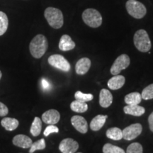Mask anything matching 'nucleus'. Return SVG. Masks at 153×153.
Returning a JSON list of instances; mask_svg holds the SVG:
<instances>
[{
    "label": "nucleus",
    "instance_id": "obj_1",
    "mask_svg": "<svg viewBox=\"0 0 153 153\" xmlns=\"http://www.w3.org/2000/svg\"><path fill=\"white\" fill-rule=\"evenodd\" d=\"M48 43L47 38L42 34L36 36L29 45V50L32 56L36 59L41 58L46 52Z\"/></svg>",
    "mask_w": 153,
    "mask_h": 153
},
{
    "label": "nucleus",
    "instance_id": "obj_2",
    "mask_svg": "<svg viewBox=\"0 0 153 153\" xmlns=\"http://www.w3.org/2000/svg\"><path fill=\"white\" fill-rule=\"evenodd\" d=\"M44 16L52 28L59 29L63 26L64 19L62 11L60 9L54 7H48L44 12Z\"/></svg>",
    "mask_w": 153,
    "mask_h": 153
},
{
    "label": "nucleus",
    "instance_id": "obj_3",
    "mask_svg": "<svg viewBox=\"0 0 153 153\" xmlns=\"http://www.w3.org/2000/svg\"><path fill=\"white\" fill-rule=\"evenodd\" d=\"M133 41L135 48L140 52H148L152 47L150 39L145 30L140 29L136 31L134 35Z\"/></svg>",
    "mask_w": 153,
    "mask_h": 153
},
{
    "label": "nucleus",
    "instance_id": "obj_4",
    "mask_svg": "<svg viewBox=\"0 0 153 153\" xmlns=\"http://www.w3.org/2000/svg\"><path fill=\"white\" fill-rule=\"evenodd\" d=\"M82 19L87 26L91 28H98L102 24V16L98 11L87 9L82 14Z\"/></svg>",
    "mask_w": 153,
    "mask_h": 153
},
{
    "label": "nucleus",
    "instance_id": "obj_5",
    "mask_svg": "<svg viewBox=\"0 0 153 153\" xmlns=\"http://www.w3.org/2000/svg\"><path fill=\"white\" fill-rule=\"evenodd\" d=\"M128 14L135 19H142L145 16L147 9L145 5L137 0H128L126 4Z\"/></svg>",
    "mask_w": 153,
    "mask_h": 153
},
{
    "label": "nucleus",
    "instance_id": "obj_6",
    "mask_svg": "<svg viewBox=\"0 0 153 153\" xmlns=\"http://www.w3.org/2000/svg\"><path fill=\"white\" fill-rule=\"evenodd\" d=\"M48 63L51 66L64 72H69L71 68L70 62L62 55L58 54L50 56L48 58Z\"/></svg>",
    "mask_w": 153,
    "mask_h": 153
},
{
    "label": "nucleus",
    "instance_id": "obj_7",
    "mask_svg": "<svg viewBox=\"0 0 153 153\" xmlns=\"http://www.w3.org/2000/svg\"><path fill=\"white\" fill-rule=\"evenodd\" d=\"M131 60L128 55L123 54L118 56L114 61V64L111 68V73L113 75H117L122 70H125L129 66Z\"/></svg>",
    "mask_w": 153,
    "mask_h": 153
},
{
    "label": "nucleus",
    "instance_id": "obj_8",
    "mask_svg": "<svg viewBox=\"0 0 153 153\" xmlns=\"http://www.w3.org/2000/svg\"><path fill=\"white\" fill-rule=\"evenodd\" d=\"M143 131V126L140 123H134L123 129V138L126 140H132L140 135Z\"/></svg>",
    "mask_w": 153,
    "mask_h": 153
},
{
    "label": "nucleus",
    "instance_id": "obj_9",
    "mask_svg": "<svg viewBox=\"0 0 153 153\" xmlns=\"http://www.w3.org/2000/svg\"><path fill=\"white\" fill-rule=\"evenodd\" d=\"M79 148V144L72 138L62 140L59 145V150L62 153H75Z\"/></svg>",
    "mask_w": 153,
    "mask_h": 153
},
{
    "label": "nucleus",
    "instance_id": "obj_10",
    "mask_svg": "<svg viewBox=\"0 0 153 153\" xmlns=\"http://www.w3.org/2000/svg\"><path fill=\"white\" fill-rule=\"evenodd\" d=\"M60 113L55 109H50L42 115V120L45 123L55 125L60 120Z\"/></svg>",
    "mask_w": 153,
    "mask_h": 153
},
{
    "label": "nucleus",
    "instance_id": "obj_11",
    "mask_svg": "<svg viewBox=\"0 0 153 153\" xmlns=\"http://www.w3.org/2000/svg\"><path fill=\"white\" fill-rule=\"evenodd\" d=\"M71 123L76 131L85 134L88 131V124L85 118L80 116H74L71 118Z\"/></svg>",
    "mask_w": 153,
    "mask_h": 153
},
{
    "label": "nucleus",
    "instance_id": "obj_12",
    "mask_svg": "<svg viewBox=\"0 0 153 153\" xmlns=\"http://www.w3.org/2000/svg\"><path fill=\"white\" fill-rule=\"evenodd\" d=\"M12 142L15 146L24 149L30 148L33 143L32 140L29 137H28L27 135H23V134H19V135L14 136Z\"/></svg>",
    "mask_w": 153,
    "mask_h": 153
},
{
    "label": "nucleus",
    "instance_id": "obj_13",
    "mask_svg": "<svg viewBox=\"0 0 153 153\" xmlns=\"http://www.w3.org/2000/svg\"><path fill=\"white\" fill-rule=\"evenodd\" d=\"M91 67V60L87 57H83L77 61L75 65L76 73L79 75H84L89 71Z\"/></svg>",
    "mask_w": 153,
    "mask_h": 153
},
{
    "label": "nucleus",
    "instance_id": "obj_14",
    "mask_svg": "<svg viewBox=\"0 0 153 153\" xmlns=\"http://www.w3.org/2000/svg\"><path fill=\"white\" fill-rule=\"evenodd\" d=\"M113 102V96L109 91L106 89H101L99 94V104L103 108H108Z\"/></svg>",
    "mask_w": 153,
    "mask_h": 153
},
{
    "label": "nucleus",
    "instance_id": "obj_15",
    "mask_svg": "<svg viewBox=\"0 0 153 153\" xmlns=\"http://www.w3.org/2000/svg\"><path fill=\"white\" fill-rule=\"evenodd\" d=\"M75 43L68 35H63L60 38L59 43V48L62 51H69L75 48Z\"/></svg>",
    "mask_w": 153,
    "mask_h": 153
},
{
    "label": "nucleus",
    "instance_id": "obj_16",
    "mask_svg": "<svg viewBox=\"0 0 153 153\" xmlns=\"http://www.w3.org/2000/svg\"><path fill=\"white\" fill-rule=\"evenodd\" d=\"M126 79L122 75H114L108 82V87L112 90H117L121 88L125 84Z\"/></svg>",
    "mask_w": 153,
    "mask_h": 153
},
{
    "label": "nucleus",
    "instance_id": "obj_17",
    "mask_svg": "<svg viewBox=\"0 0 153 153\" xmlns=\"http://www.w3.org/2000/svg\"><path fill=\"white\" fill-rule=\"evenodd\" d=\"M108 118L107 115H98L91 120L90 128L93 131H98L104 126L106 120Z\"/></svg>",
    "mask_w": 153,
    "mask_h": 153
},
{
    "label": "nucleus",
    "instance_id": "obj_18",
    "mask_svg": "<svg viewBox=\"0 0 153 153\" xmlns=\"http://www.w3.org/2000/svg\"><path fill=\"white\" fill-rule=\"evenodd\" d=\"M125 114L132 115L134 116H140L145 114V109L144 107L137 105H127L123 108Z\"/></svg>",
    "mask_w": 153,
    "mask_h": 153
},
{
    "label": "nucleus",
    "instance_id": "obj_19",
    "mask_svg": "<svg viewBox=\"0 0 153 153\" xmlns=\"http://www.w3.org/2000/svg\"><path fill=\"white\" fill-rule=\"evenodd\" d=\"M1 124L7 131H13L18 128L19 123V120L16 118L6 117L1 120Z\"/></svg>",
    "mask_w": 153,
    "mask_h": 153
},
{
    "label": "nucleus",
    "instance_id": "obj_20",
    "mask_svg": "<svg viewBox=\"0 0 153 153\" xmlns=\"http://www.w3.org/2000/svg\"><path fill=\"white\" fill-rule=\"evenodd\" d=\"M142 97L138 92H132L125 97L124 101L127 105H137L141 102Z\"/></svg>",
    "mask_w": 153,
    "mask_h": 153
},
{
    "label": "nucleus",
    "instance_id": "obj_21",
    "mask_svg": "<svg viewBox=\"0 0 153 153\" xmlns=\"http://www.w3.org/2000/svg\"><path fill=\"white\" fill-rule=\"evenodd\" d=\"M106 137L114 140H120L123 138V132L118 128L114 127L108 129L106 133Z\"/></svg>",
    "mask_w": 153,
    "mask_h": 153
},
{
    "label": "nucleus",
    "instance_id": "obj_22",
    "mask_svg": "<svg viewBox=\"0 0 153 153\" xmlns=\"http://www.w3.org/2000/svg\"><path fill=\"white\" fill-rule=\"evenodd\" d=\"M70 108L74 112L85 113L88 109V105L86 102H82V101L75 100L71 103Z\"/></svg>",
    "mask_w": 153,
    "mask_h": 153
},
{
    "label": "nucleus",
    "instance_id": "obj_23",
    "mask_svg": "<svg viewBox=\"0 0 153 153\" xmlns=\"http://www.w3.org/2000/svg\"><path fill=\"white\" fill-rule=\"evenodd\" d=\"M42 129V121L41 118L36 117L34 118L33 123H32L31 127H30V132L31 135L34 137L38 136L41 132Z\"/></svg>",
    "mask_w": 153,
    "mask_h": 153
},
{
    "label": "nucleus",
    "instance_id": "obj_24",
    "mask_svg": "<svg viewBox=\"0 0 153 153\" xmlns=\"http://www.w3.org/2000/svg\"><path fill=\"white\" fill-rule=\"evenodd\" d=\"M9 19L5 13L0 11V36L4 35L8 28Z\"/></svg>",
    "mask_w": 153,
    "mask_h": 153
},
{
    "label": "nucleus",
    "instance_id": "obj_25",
    "mask_svg": "<svg viewBox=\"0 0 153 153\" xmlns=\"http://www.w3.org/2000/svg\"><path fill=\"white\" fill-rule=\"evenodd\" d=\"M104 153H126L123 149L110 143H106L103 147Z\"/></svg>",
    "mask_w": 153,
    "mask_h": 153
},
{
    "label": "nucleus",
    "instance_id": "obj_26",
    "mask_svg": "<svg viewBox=\"0 0 153 153\" xmlns=\"http://www.w3.org/2000/svg\"><path fill=\"white\" fill-rule=\"evenodd\" d=\"M74 98H75V100L87 103V101H90L92 100L94 96L91 94H84L82 91H77L74 94Z\"/></svg>",
    "mask_w": 153,
    "mask_h": 153
},
{
    "label": "nucleus",
    "instance_id": "obj_27",
    "mask_svg": "<svg viewBox=\"0 0 153 153\" xmlns=\"http://www.w3.org/2000/svg\"><path fill=\"white\" fill-rule=\"evenodd\" d=\"M46 147V145H45V141L43 138H42L39 140L36 141L35 143H32L31 146L30 148L29 153H33L36 150H44Z\"/></svg>",
    "mask_w": 153,
    "mask_h": 153
},
{
    "label": "nucleus",
    "instance_id": "obj_28",
    "mask_svg": "<svg viewBox=\"0 0 153 153\" xmlns=\"http://www.w3.org/2000/svg\"><path fill=\"white\" fill-rule=\"evenodd\" d=\"M141 97H142V99L145 100L153 99V84L148 85L143 89L141 94Z\"/></svg>",
    "mask_w": 153,
    "mask_h": 153
},
{
    "label": "nucleus",
    "instance_id": "obj_29",
    "mask_svg": "<svg viewBox=\"0 0 153 153\" xmlns=\"http://www.w3.org/2000/svg\"><path fill=\"white\" fill-rule=\"evenodd\" d=\"M126 153H143V146L138 143H133L128 147Z\"/></svg>",
    "mask_w": 153,
    "mask_h": 153
},
{
    "label": "nucleus",
    "instance_id": "obj_30",
    "mask_svg": "<svg viewBox=\"0 0 153 153\" xmlns=\"http://www.w3.org/2000/svg\"><path fill=\"white\" fill-rule=\"evenodd\" d=\"M58 132H59V128L57 127V126H55L54 125H50L45 129L43 134L45 137H48L50 134L53 133H57Z\"/></svg>",
    "mask_w": 153,
    "mask_h": 153
},
{
    "label": "nucleus",
    "instance_id": "obj_31",
    "mask_svg": "<svg viewBox=\"0 0 153 153\" xmlns=\"http://www.w3.org/2000/svg\"><path fill=\"white\" fill-rule=\"evenodd\" d=\"M9 109L4 104L0 102V116H5L8 114Z\"/></svg>",
    "mask_w": 153,
    "mask_h": 153
},
{
    "label": "nucleus",
    "instance_id": "obj_32",
    "mask_svg": "<svg viewBox=\"0 0 153 153\" xmlns=\"http://www.w3.org/2000/svg\"><path fill=\"white\" fill-rule=\"evenodd\" d=\"M148 123H149V127H150V131L153 132V112L151 113L150 116H149Z\"/></svg>",
    "mask_w": 153,
    "mask_h": 153
},
{
    "label": "nucleus",
    "instance_id": "obj_33",
    "mask_svg": "<svg viewBox=\"0 0 153 153\" xmlns=\"http://www.w3.org/2000/svg\"><path fill=\"white\" fill-rule=\"evenodd\" d=\"M41 84H42V87H43V88L44 89H49L50 88V84L49 82L47 81V80H45V79H42V82H41Z\"/></svg>",
    "mask_w": 153,
    "mask_h": 153
},
{
    "label": "nucleus",
    "instance_id": "obj_34",
    "mask_svg": "<svg viewBox=\"0 0 153 153\" xmlns=\"http://www.w3.org/2000/svg\"><path fill=\"white\" fill-rule=\"evenodd\" d=\"M1 76H2V74H1V72L0 71V79H1Z\"/></svg>",
    "mask_w": 153,
    "mask_h": 153
},
{
    "label": "nucleus",
    "instance_id": "obj_35",
    "mask_svg": "<svg viewBox=\"0 0 153 153\" xmlns=\"http://www.w3.org/2000/svg\"><path fill=\"white\" fill-rule=\"evenodd\" d=\"M77 153H82V152H77Z\"/></svg>",
    "mask_w": 153,
    "mask_h": 153
}]
</instances>
